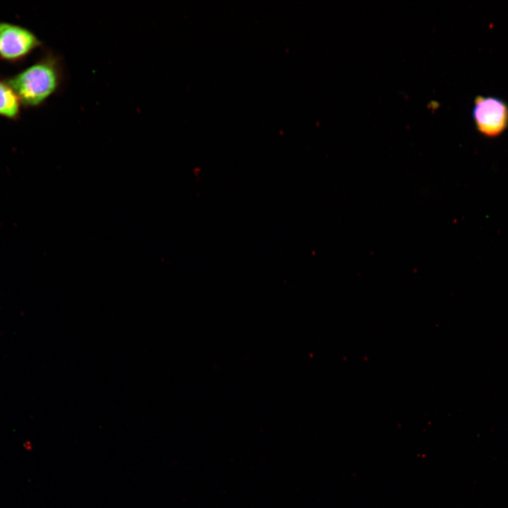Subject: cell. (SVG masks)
I'll list each match as a JSON object with an SVG mask.
<instances>
[{
  "label": "cell",
  "instance_id": "obj_1",
  "mask_svg": "<svg viewBox=\"0 0 508 508\" xmlns=\"http://www.w3.org/2000/svg\"><path fill=\"white\" fill-rule=\"evenodd\" d=\"M61 59L49 53L8 80L22 104L40 106L61 90L65 79Z\"/></svg>",
  "mask_w": 508,
  "mask_h": 508
},
{
  "label": "cell",
  "instance_id": "obj_2",
  "mask_svg": "<svg viewBox=\"0 0 508 508\" xmlns=\"http://www.w3.org/2000/svg\"><path fill=\"white\" fill-rule=\"evenodd\" d=\"M472 116L476 129L486 137H497L508 128V105L498 97L477 96Z\"/></svg>",
  "mask_w": 508,
  "mask_h": 508
},
{
  "label": "cell",
  "instance_id": "obj_3",
  "mask_svg": "<svg viewBox=\"0 0 508 508\" xmlns=\"http://www.w3.org/2000/svg\"><path fill=\"white\" fill-rule=\"evenodd\" d=\"M41 45L30 30L18 25L0 23V56L8 61H16L30 54Z\"/></svg>",
  "mask_w": 508,
  "mask_h": 508
},
{
  "label": "cell",
  "instance_id": "obj_4",
  "mask_svg": "<svg viewBox=\"0 0 508 508\" xmlns=\"http://www.w3.org/2000/svg\"><path fill=\"white\" fill-rule=\"evenodd\" d=\"M20 100L12 87L0 80V116L16 119L20 114Z\"/></svg>",
  "mask_w": 508,
  "mask_h": 508
}]
</instances>
